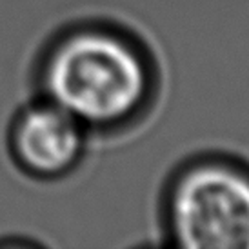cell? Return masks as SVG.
Masks as SVG:
<instances>
[{
	"label": "cell",
	"instance_id": "cell-1",
	"mask_svg": "<svg viewBox=\"0 0 249 249\" xmlns=\"http://www.w3.org/2000/svg\"><path fill=\"white\" fill-rule=\"evenodd\" d=\"M33 75L38 97L100 135L139 125L162 88L159 60L144 38L102 18H82L55 31L42 46Z\"/></svg>",
	"mask_w": 249,
	"mask_h": 249
},
{
	"label": "cell",
	"instance_id": "cell-2",
	"mask_svg": "<svg viewBox=\"0 0 249 249\" xmlns=\"http://www.w3.org/2000/svg\"><path fill=\"white\" fill-rule=\"evenodd\" d=\"M169 244L187 249H249V162L196 153L175 167L160 195Z\"/></svg>",
	"mask_w": 249,
	"mask_h": 249
},
{
	"label": "cell",
	"instance_id": "cell-3",
	"mask_svg": "<svg viewBox=\"0 0 249 249\" xmlns=\"http://www.w3.org/2000/svg\"><path fill=\"white\" fill-rule=\"evenodd\" d=\"M89 131L60 106L36 97L17 109L7 125V153L17 169L42 182L73 175L88 153Z\"/></svg>",
	"mask_w": 249,
	"mask_h": 249
}]
</instances>
